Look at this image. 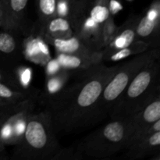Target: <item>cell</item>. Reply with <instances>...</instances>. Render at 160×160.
Instances as JSON below:
<instances>
[{
  "mask_svg": "<svg viewBox=\"0 0 160 160\" xmlns=\"http://www.w3.org/2000/svg\"><path fill=\"white\" fill-rule=\"evenodd\" d=\"M149 48H151L148 43L143 41L136 40L131 45L120 49L109 52H102V62H118L120 60H124L131 56L141 54Z\"/></svg>",
  "mask_w": 160,
  "mask_h": 160,
  "instance_id": "2e32d148",
  "label": "cell"
},
{
  "mask_svg": "<svg viewBox=\"0 0 160 160\" xmlns=\"http://www.w3.org/2000/svg\"><path fill=\"white\" fill-rule=\"evenodd\" d=\"M31 91L17 89L3 83H0V109L6 108L14 104L32 98Z\"/></svg>",
  "mask_w": 160,
  "mask_h": 160,
  "instance_id": "e0dca14e",
  "label": "cell"
},
{
  "mask_svg": "<svg viewBox=\"0 0 160 160\" xmlns=\"http://www.w3.org/2000/svg\"><path fill=\"white\" fill-rule=\"evenodd\" d=\"M117 30H118V26L116 25L112 15L110 16L105 23L102 30V43L104 48L107 46L113 39L117 34Z\"/></svg>",
  "mask_w": 160,
  "mask_h": 160,
  "instance_id": "ffe728a7",
  "label": "cell"
},
{
  "mask_svg": "<svg viewBox=\"0 0 160 160\" xmlns=\"http://www.w3.org/2000/svg\"><path fill=\"white\" fill-rule=\"evenodd\" d=\"M140 16L134 15L130 17L123 25L118 27V30L110 43L105 47L102 52H109L120 49L128 45H131L132 42L136 41V26Z\"/></svg>",
  "mask_w": 160,
  "mask_h": 160,
  "instance_id": "4fadbf2b",
  "label": "cell"
},
{
  "mask_svg": "<svg viewBox=\"0 0 160 160\" xmlns=\"http://www.w3.org/2000/svg\"><path fill=\"white\" fill-rule=\"evenodd\" d=\"M128 159L138 160L160 155V131L148 134L138 139L126 148Z\"/></svg>",
  "mask_w": 160,
  "mask_h": 160,
  "instance_id": "7c38bea8",
  "label": "cell"
},
{
  "mask_svg": "<svg viewBox=\"0 0 160 160\" xmlns=\"http://www.w3.org/2000/svg\"><path fill=\"white\" fill-rule=\"evenodd\" d=\"M118 65L102 63L88 69L79 81L46 98V109L56 134L72 133L96 123L101 94Z\"/></svg>",
  "mask_w": 160,
  "mask_h": 160,
  "instance_id": "6da1fadb",
  "label": "cell"
},
{
  "mask_svg": "<svg viewBox=\"0 0 160 160\" xmlns=\"http://www.w3.org/2000/svg\"><path fill=\"white\" fill-rule=\"evenodd\" d=\"M28 0H6L0 4L1 29L18 34L22 31Z\"/></svg>",
  "mask_w": 160,
  "mask_h": 160,
  "instance_id": "30bf717a",
  "label": "cell"
},
{
  "mask_svg": "<svg viewBox=\"0 0 160 160\" xmlns=\"http://www.w3.org/2000/svg\"><path fill=\"white\" fill-rule=\"evenodd\" d=\"M157 59H159V48H152L118 65L113 76L105 86L98 102L95 110L96 123L107 117L109 109L136 75Z\"/></svg>",
  "mask_w": 160,
  "mask_h": 160,
  "instance_id": "5b68a950",
  "label": "cell"
},
{
  "mask_svg": "<svg viewBox=\"0 0 160 160\" xmlns=\"http://www.w3.org/2000/svg\"><path fill=\"white\" fill-rule=\"evenodd\" d=\"M92 1V0H67L69 9V20L84 10Z\"/></svg>",
  "mask_w": 160,
  "mask_h": 160,
  "instance_id": "7402d4cb",
  "label": "cell"
},
{
  "mask_svg": "<svg viewBox=\"0 0 160 160\" xmlns=\"http://www.w3.org/2000/svg\"><path fill=\"white\" fill-rule=\"evenodd\" d=\"M73 34L68 18L56 16L43 23V35L54 38H68Z\"/></svg>",
  "mask_w": 160,
  "mask_h": 160,
  "instance_id": "9a60e30c",
  "label": "cell"
},
{
  "mask_svg": "<svg viewBox=\"0 0 160 160\" xmlns=\"http://www.w3.org/2000/svg\"><path fill=\"white\" fill-rule=\"evenodd\" d=\"M14 147L16 160H52L61 147L46 111L30 115L23 136Z\"/></svg>",
  "mask_w": 160,
  "mask_h": 160,
  "instance_id": "3957f363",
  "label": "cell"
},
{
  "mask_svg": "<svg viewBox=\"0 0 160 160\" xmlns=\"http://www.w3.org/2000/svg\"><path fill=\"white\" fill-rule=\"evenodd\" d=\"M24 59L23 43L17 34L0 31V70L14 72Z\"/></svg>",
  "mask_w": 160,
  "mask_h": 160,
  "instance_id": "9c48e42d",
  "label": "cell"
},
{
  "mask_svg": "<svg viewBox=\"0 0 160 160\" xmlns=\"http://www.w3.org/2000/svg\"><path fill=\"white\" fill-rule=\"evenodd\" d=\"M133 133L131 118L111 120L84 138L77 149L84 159H106L126 149Z\"/></svg>",
  "mask_w": 160,
  "mask_h": 160,
  "instance_id": "277c9868",
  "label": "cell"
},
{
  "mask_svg": "<svg viewBox=\"0 0 160 160\" xmlns=\"http://www.w3.org/2000/svg\"><path fill=\"white\" fill-rule=\"evenodd\" d=\"M5 1H6V0H0V4H1V3H2V2H4Z\"/></svg>",
  "mask_w": 160,
  "mask_h": 160,
  "instance_id": "484cf974",
  "label": "cell"
},
{
  "mask_svg": "<svg viewBox=\"0 0 160 160\" xmlns=\"http://www.w3.org/2000/svg\"><path fill=\"white\" fill-rule=\"evenodd\" d=\"M160 0H153L144 15L140 16L136 26V39L143 41L150 48H159Z\"/></svg>",
  "mask_w": 160,
  "mask_h": 160,
  "instance_id": "ba28073f",
  "label": "cell"
},
{
  "mask_svg": "<svg viewBox=\"0 0 160 160\" xmlns=\"http://www.w3.org/2000/svg\"><path fill=\"white\" fill-rule=\"evenodd\" d=\"M1 24H2V14H1V10H0V28H1Z\"/></svg>",
  "mask_w": 160,
  "mask_h": 160,
  "instance_id": "d4e9b609",
  "label": "cell"
},
{
  "mask_svg": "<svg viewBox=\"0 0 160 160\" xmlns=\"http://www.w3.org/2000/svg\"><path fill=\"white\" fill-rule=\"evenodd\" d=\"M34 108V97L0 109V131L5 145H16L21 139Z\"/></svg>",
  "mask_w": 160,
  "mask_h": 160,
  "instance_id": "52a82bcc",
  "label": "cell"
},
{
  "mask_svg": "<svg viewBox=\"0 0 160 160\" xmlns=\"http://www.w3.org/2000/svg\"><path fill=\"white\" fill-rule=\"evenodd\" d=\"M0 83L7 84L13 88L24 89L19 82L15 71L8 72L0 70Z\"/></svg>",
  "mask_w": 160,
  "mask_h": 160,
  "instance_id": "603a6c76",
  "label": "cell"
},
{
  "mask_svg": "<svg viewBox=\"0 0 160 160\" xmlns=\"http://www.w3.org/2000/svg\"><path fill=\"white\" fill-rule=\"evenodd\" d=\"M5 144L3 143L2 140V137H1V131H0V154H2V152H4L5 151Z\"/></svg>",
  "mask_w": 160,
  "mask_h": 160,
  "instance_id": "cb8c5ba5",
  "label": "cell"
},
{
  "mask_svg": "<svg viewBox=\"0 0 160 160\" xmlns=\"http://www.w3.org/2000/svg\"><path fill=\"white\" fill-rule=\"evenodd\" d=\"M44 41L54 47L56 52L70 55L95 56L102 52L95 49L90 44L73 34L68 38H54L43 35Z\"/></svg>",
  "mask_w": 160,
  "mask_h": 160,
  "instance_id": "8fae6325",
  "label": "cell"
},
{
  "mask_svg": "<svg viewBox=\"0 0 160 160\" xmlns=\"http://www.w3.org/2000/svg\"><path fill=\"white\" fill-rule=\"evenodd\" d=\"M160 96L159 59L141 70L118 97L108 116L111 120L128 119Z\"/></svg>",
  "mask_w": 160,
  "mask_h": 160,
  "instance_id": "7a4b0ae2",
  "label": "cell"
},
{
  "mask_svg": "<svg viewBox=\"0 0 160 160\" xmlns=\"http://www.w3.org/2000/svg\"><path fill=\"white\" fill-rule=\"evenodd\" d=\"M56 60L64 70H85L102 63V52L95 56L70 55L56 52Z\"/></svg>",
  "mask_w": 160,
  "mask_h": 160,
  "instance_id": "5bb4252c",
  "label": "cell"
},
{
  "mask_svg": "<svg viewBox=\"0 0 160 160\" xmlns=\"http://www.w3.org/2000/svg\"><path fill=\"white\" fill-rule=\"evenodd\" d=\"M68 78V70H64L63 71L59 70L55 74L49 76L46 86V94L48 96L54 95L62 89V86L64 84L66 80Z\"/></svg>",
  "mask_w": 160,
  "mask_h": 160,
  "instance_id": "d6986e66",
  "label": "cell"
},
{
  "mask_svg": "<svg viewBox=\"0 0 160 160\" xmlns=\"http://www.w3.org/2000/svg\"><path fill=\"white\" fill-rule=\"evenodd\" d=\"M83 159L84 157L78 149H74L73 148H60L52 160H78Z\"/></svg>",
  "mask_w": 160,
  "mask_h": 160,
  "instance_id": "44dd1931",
  "label": "cell"
},
{
  "mask_svg": "<svg viewBox=\"0 0 160 160\" xmlns=\"http://www.w3.org/2000/svg\"><path fill=\"white\" fill-rule=\"evenodd\" d=\"M58 0H38V14L43 24L57 16Z\"/></svg>",
  "mask_w": 160,
  "mask_h": 160,
  "instance_id": "ac0fdd59",
  "label": "cell"
},
{
  "mask_svg": "<svg viewBox=\"0 0 160 160\" xmlns=\"http://www.w3.org/2000/svg\"><path fill=\"white\" fill-rule=\"evenodd\" d=\"M111 0H92L80 13L70 18L73 34L90 44L95 49L102 50V30L110 16Z\"/></svg>",
  "mask_w": 160,
  "mask_h": 160,
  "instance_id": "8992f818",
  "label": "cell"
}]
</instances>
